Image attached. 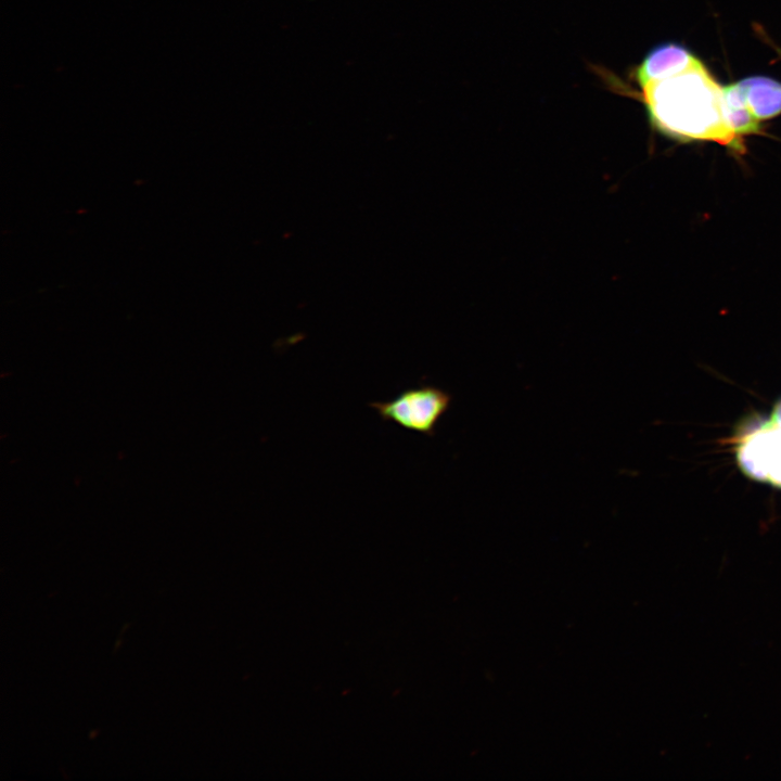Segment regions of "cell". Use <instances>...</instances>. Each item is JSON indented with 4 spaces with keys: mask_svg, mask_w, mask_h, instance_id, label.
I'll list each match as a JSON object with an SVG mask.
<instances>
[{
    "mask_svg": "<svg viewBox=\"0 0 781 781\" xmlns=\"http://www.w3.org/2000/svg\"><path fill=\"white\" fill-rule=\"evenodd\" d=\"M640 88L649 120L661 133L680 141H715L744 151L742 138L727 124L722 86L704 63Z\"/></svg>",
    "mask_w": 781,
    "mask_h": 781,
    "instance_id": "6da1fadb",
    "label": "cell"
},
{
    "mask_svg": "<svg viewBox=\"0 0 781 781\" xmlns=\"http://www.w3.org/2000/svg\"><path fill=\"white\" fill-rule=\"evenodd\" d=\"M452 396L439 387L422 385L406 388L387 401L369 406L385 422L427 436L435 435L441 417L448 411Z\"/></svg>",
    "mask_w": 781,
    "mask_h": 781,
    "instance_id": "7a4b0ae2",
    "label": "cell"
},
{
    "mask_svg": "<svg viewBox=\"0 0 781 781\" xmlns=\"http://www.w3.org/2000/svg\"><path fill=\"white\" fill-rule=\"evenodd\" d=\"M759 425L740 440L739 464L750 477L781 487V420L769 418Z\"/></svg>",
    "mask_w": 781,
    "mask_h": 781,
    "instance_id": "3957f363",
    "label": "cell"
},
{
    "mask_svg": "<svg viewBox=\"0 0 781 781\" xmlns=\"http://www.w3.org/2000/svg\"><path fill=\"white\" fill-rule=\"evenodd\" d=\"M703 62L686 47L666 42L651 49L636 66L632 77L642 87L646 84L680 74Z\"/></svg>",
    "mask_w": 781,
    "mask_h": 781,
    "instance_id": "277c9868",
    "label": "cell"
},
{
    "mask_svg": "<svg viewBox=\"0 0 781 781\" xmlns=\"http://www.w3.org/2000/svg\"><path fill=\"white\" fill-rule=\"evenodd\" d=\"M752 114L765 120L781 114V82L766 76L737 81Z\"/></svg>",
    "mask_w": 781,
    "mask_h": 781,
    "instance_id": "5b68a950",
    "label": "cell"
},
{
    "mask_svg": "<svg viewBox=\"0 0 781 781\" xmlns=\"http://www.w3.org/2000/svg\"><path fill=\"white\" fill-rule=\"evenodd\" d=\"M722 95L726 120L735 136L742 138L760 132V120L750 111L737 81L724 86Z\"/></svg>",
    "mask_w": 781,
    "mask_h": 781,
    "instance_id": "8992f818",
    "label": "cell"
}]
</instances>
